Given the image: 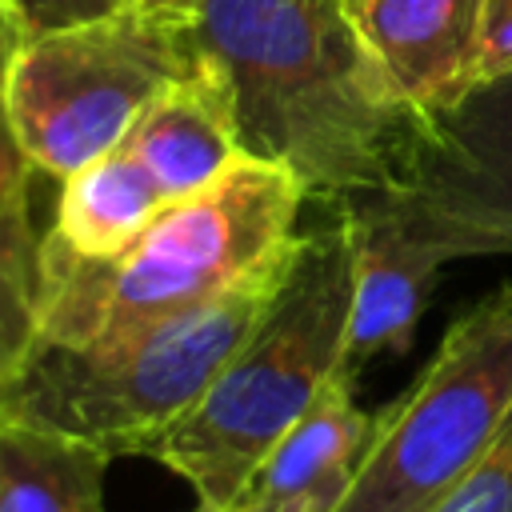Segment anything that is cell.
Here are the masks:
<instances>
[{
	"label": "cell",
	"instance_id": "cell-1",
	"mask_svg": "<svg viewBox=\"0 0 512 512\" xmlns=\"http://www.w3.org/2000/svg\"><path fill=\"white\" fill-rule=\"evenodd\" d=\"M192 16L244 156L288 168L308 200L392 180L416 116L384 84L344 0H200Z\"/></svg>",
	"mask_w": 512,
	"mask_h": 512
},
{
	"label": "cell",
	"instance_id": "cell-2",
	"mask_svg": "<svg viewBox=\"0 0 512 512\" xmlns=\"http://www.w3.org/2000/svg\"><path fill=\"white\" fill-rule=\"evenodd\" d=\"M304 200L288 168L240 156L116 256L80 260L40 236L36 344H104L216 300L296 236Z\"/></svg>",
	"mask_w": 512,
	"mask_h": 512
},
{
	"label": "cell",
	"instance_id": "cell-3",
	"mask_svg": "<svg viewBox=\"0 0 512 512\" xmlns=\"http://www.w3.org/2000/svg\"><path fill=\"white\" fill-rule=\"evenodd\" d=\"M296 248L300 232L216 300L116 340L32 344L0 388V416L60 428L108 456H148L272 312Z\"/></svg>",
	"mask_w": 512,
	"mask_h": 512
},
{
	"label": "cell",
	"instance_id": "cell-4",
	"mask_svg": "<svg viewBox=\"0 0 512 512\" xmlns=\"http://www.w3.org/2000/svg\"><path fill=\"white\" fill-rule=\"evenodd\" d=\"M348 308L352 240L336 200L328 220L300 232L272 312L148 456L184 476L196 504L228 512L272 444L340 376Z\"/></svg>",
	"mask_w": 512,
	"mask_h": 512
},
{
	"label": "cell",
	"instance_id": "cell-5",
	"mask_svg": "<svg viewBox=\"0 0 512 512\" xmlns=\"http://www.w3.org/2000/svg\"><path fill=\"white\" fill-rule=\"evenodd\" d=\"M208 68L196 16L124 4L16 44L8 104L32 172L72 176L124 144L140 112Z\"/></svg>",
	"mask_w": 512,
	"mask_h": 512
},
{
	"label": "cell",
	"instance_id": "cell-6",
	"mask_svg": "<svg viewBox=\"0 0 512 512\" xmlns=\"http://www.w3.org/2000/svg\"><path fill=\"white\" fill-rule=\"evenodd\" d=\"M512 412V280L452 320L384 412L336 512H436Z\"/></svg>",
	"mask_w": 512,
	"mask_h": 512
},
{
	"label": "cell",
	"instance_id": "cell-7",
	"mask_svg": "<svg viewBox=\"0 0 512 512\" xmlns=\"http://www.w3.org/2000/svg\"><path fill=\"white\" fill-rule=\"evenodd\" d=\"M372 192L448 264L512 256V72L416 120L392 180Z\"/></svg>",
	"mask_w": 512,
	"mask_h": 512
},
{
	"label": "cell",
	"instance_id": "cell-8",
	"mask_svg": "<svg viewBox=\"0 0 512 512\" xmlns=\"http://www.w3.org/2000/svg\"><path fill=\"white\" fill-rule=\"evenodd\" d=\"M352 240V308L340 376L356 384L360 368L412 348L428 292L448 264L424 244L380 192L340 200Z\"/></svg>",
	"mask_w": 512,
	"mask_h": 512
},
{
	"label": "cell",
	"instance_id": "cell-9",
	"mask_svg": "<svg viewBox=\"0 0 512 512\" xmlns=\"http://www.w3.org/2000/svg\"><path fill=\"white\" fill-rule=\"evenodd\" d=\"M392 96L428 120L480 84L488 0H344Z\"/></svg>",
	"mask_w": 512,
	"mask_h": 512
},
{
	"label": "cell",
	"instance_id": "cell-10",
	"mask_svg": "<svg viewBox=\"0 0 512 512\" xmlns=\"http://www.w3.org/2000/svg\"><path fill=\"white\" fill-rule=\"evenodd\" d=\"M368 436L372 416L356 408L352 384L336 376L256 464L228 512H336Z\"/></svg>",
	"mask_w": 512,
	"mask_h": 512
},
{
	"label": "cell",
	"instance_id": "cell-11",
	"mask_svg": "<svg viewBox=\"0 0 512 512\" xmlns=\"http://www.w3.org/2000/svg\"><path fill=\"white\" fill-rule=\"evenodd\" d=\"M124 148L156 176L168 200L192 196L220 180L240 156L232 100L216 68L164 88L124 136Z\"/></svg>",
	"mask_w": 512,
	"mask_h": 512
},
{
	"label": "cell",
	"instance_id": "cell-12",
	"mask_svg": "<svg viewBox=\"0 0 512 512\" xmlns=\"http://www.w3.org/2000/svg\"><path fill=\"white\" fill-rule=\"evenodd\" d=\"M168 204L172 200L156 176L124 144H116L112 152L64 176L56 220L44 240L68 256L104 260L132 244Z\"/></svg>",
	"mask_w": 512,
	"mask_h": 512
},
{
	"label": "cell",
	"instance_id": "cell-13",
	"mask_svg": "<svg viewBox=\"0 0 512 512\" xmlns=\"http://www.w3.org/2000/svg\"><path fill=\"white\" fill-rule=\"evenodd\" d=\"M108 464L80 436L0 416V512H104Z\"/></svg>",
	"mask_w": 512,
	"mask_h": 512
},
{
	"label": "cell",
	"instance_id": "cell-14",
	"mask_svg": "<svg viewBox=\"0 0 512 512\" xmlns=\"http://www.w3.org/2000/svg\"><path fill=\"white\" fill-rule=\"evenodd\" d=\"M36 244L28 212H0V388L36 344Z\"/></svg>",
	"mask_w": 512,
	"mask_h": 512
},
{
	"label": "cell",
	"instance_id": "cell-15",
	"mask_svg": "<svg viewBox=\"0 0 512 512\" xmlns=\"http://www.w3.org/2000/svg\"><path fill=\"white\" fill-rule=\"evenodd\" d=\"M436 512H512V412Z\"/></svg>",
	"mask_w": 512,
	"mask_h": 512
},
{
	"label": "cell",
	"instance_id": "cell-16",
	"mask_svg": "<svg viewBox=\"0 0 512 512\" xmlns=\"http://www.w3.org/2000/svg\"><path fill=\"white\" fill-rule=\"evenodd\" d=\"M16 44H20V36L0 0V212H28V176H32V164L24 160L16 128H12V104H8Z\"/></svg>",
	"mask_w": 512,
	"mask_h": 512
},
{
	"label": "cell",
	"instance_id": "cell-17",
	"mask_svg": "<svg viewBox=\"0 0 512 512\" xmlns=\"http://www.w3.org/2000/svg\"><path fill=\"white\" fill-rule=\"evenodd\" d=\"M128 0H4L8 20L16 28L20 40L68 28V24H84L96 16H108L116 8H124Z\"/></svg>",
	"mask_w": 512,
	"mask_h": 512
},
{
	"label": "cell",
	"instance_id": "cell-18",
	"mask_svg": "<svg viewBox=\"0 0 512 512\" xmlns=\"http://www.w3.org/2000/svg\"><path fill=\"white\" fill-rule=\"evenodd\" d=\"M512 72V0H488V32H484V68L480 80Z\"/></svg>",
	"mask_w": 512,
	"mask_h": 512
},
{
	"label": "cell",
	"instance_id": "cell-19",
	"mask_svg": "<svg viewBox=\"0 0 512 512\" xmlns=\"http://www.w3.org/2000/svg\"><path fill=\"white\" fill-rule=\"evenodd\" d=\"M128 4L148 8V12H188V16H192L200 0H128Z\"/></svg>",
	"mask_w": 512,
	"mask_h": 512
},
{
	"label": "cell",
	"instance_id": "cell-20",
	"mask_svg": "<svg viewBox=\"0 0 512 512\" xmlns=\"http://www.w3.org/2000/svg\"><path fill=\"white\" fill-rule=\"evenodd\" d=\"M192 512H224V508H212V504H196Z\"/></svg>",
	"mask_w": 512,
	"mask_h": 512
}]
</instances>
